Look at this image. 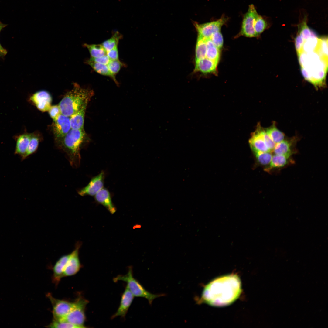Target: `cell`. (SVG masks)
<instances>
[{
  "label": "cell",
  "mask_w": 328,
  "mask_h": 328,
  "mask_svg": "<svg viewBox=\"0 0 328 328\" xmlns=\"http://www.w3.org/2000/svg\"><path fill=\"white\" fill-rule=\"evenodd\" d=\"M302 74L316 88L325 85L328 68L327 38L322 37L316 46L296 51Z\"/></svg>",
  "instance_id": "6da1fadb"
},
{
  "label": "cell",
  "mask_w": 328,
  "mask_h": 328,
  "mask_svg": "<svg viewBox=\"0 0 328 328\" xmlns=\"http://www.w3.org/2000/svg\"><path fill=\"white\" fill-rule=\"evenodd\" d=\"M241 291V281L237 275L224 276L213 280L204 287L197 303H204L216 306H227L238 298Z\"/></svg>",
  "instance_id": "7a4b0ae2"
},
{
  "label": "cell",
  "mask_w": 328,
  "mask_h": 328,
  "mask_svg": "<svg viewBox=\"0 0 328 328\" xmlns=\"http://www.w3.org/2000/svg\"><path fill=\"white\" fill-rule=\"evenodd\" d=\"M94 94L92 90L73 83V88L65 94L58 104L61 114L70 117L83 105L88 103Z\"/></svg>",
  "instance_id": "3957f363"
},
{
  "label": "cell",
  "mask_w": 328,
  "mask_h": 328,
  "mask_svg": "<svg viewBox=\"0 0 328 328\" xmlns=\"http://www.w3.org/2000/svg\"><path fill=\"white\" fill-rule=\"evenodd\" d=\"M87 136L83 129H71L59 142L66 153L71 166L75 167L80 165V150L85 141Z\"/></svg>",
  "instance_id": "277c9868"
},
{
  "label": "cell",
  "mask_w": 328,
  "mask_h": 328,
  "mask_svg": "<svg viewBox=\"0 0 328 328\" xmlns=\"http://www.w3.org/2000/svg\"><path fill=\"white\" fill-rule=\"evenodd\" d=\"M114 282L122 281L127 283L126 286L134 297H143L151 304L155 298L164 296L163 294H155L147 291L140 282L133 276L132 267H129L127 273L125 275H119L113 279Z\"/></svg>",
  "instance_id": "5b68a950"
},
{
  "label": "cell",
  "mask_w": 328,
  "mask_h": 328,
  "mask_svg": "<svg viewBox=\"0 0 328 328\" xmlns=\"http://www.w3.org/2000/svg\"><path fill=\"white\" fill-rule=\"evenodd\" d=\"M74 302L73 307L68 314L57 320L72 323L79 328L86 327L84 326L86 320L85 309L89 301L82 296H80Z\"/></svg>",
  "instance_id": "8992f818"
},
{
  "label": "cell",
  "mask_w": 328,
  "mask_h": 328,
  "mask_svg": "<svg viewBox=\"0 0 328 328\" xmlns=\"http://www.w3.org/2000/svg\"><path fill=\"white\" fill-rule=\"evenodd\" d=\"M228 17L223 14L219 19L203 24L196 22L193 24L198 33V36L205 39L209 38L214 33L220 31L222 27L228 22Z\"/></svg>",
  "instance_id": "52a82bcc"
},
{
  "label": "cell",
  "mask_w": 328,
  "mask_h": 328,
  "mask_svg": "<svg viewBox=\"0 0 328 328\" xmlns=\"http://www.w3.org/2000/svg\"><path fill=\"white\" fill-rule=\"evenodd\" d=\"M258 13L255 6L253 4L249 5L247 11L243 15L240 30L235 38L242 36L250 38L257 37L254 25Z\"/></svg>",
  "instance_id": "ba28073f"
},
{
  "label": "cell",
  "mask_w": 328,
  "mask_h": 328,
  "mask_svg": "<svg viewBox=\"0 0 328 328\" xmlns=\"http://www.w3.org/2000/svg\"><path fill=\"white\" fill-rule=\"evenodd\" d=\"M46 296L52 304V313L54 319L59 320L65 317L74 306V302L56 299L50 293L47 294Z\"/></svg>",
  "instance_id": "9c48e42d"
},
{
  "label": "cell",
  "mask_w": 328,
  "mask_h": 328,
  "mask_svg": "<svg viewBox=\"0 0 328 328\" xmlns=\"http://www.w3.org/2000/svg\"><path fill=\"white\" fill-rule=\"evenodd\" d=\"M53 121V132L59 142L71 129L70 117L61 114Z\"/></svg>",
  "instance_id": "30bf717a"
},
{
  "label": "cell",
  "mask_w": 328,
  "mask_h": 328,
  "mask_svg": "<svg viewBox=\"0 0 328 328\" xmlns=\"http://www.w3.org/2000/svg\"><path fill=\"white\" fill-rule=\"evenodd\" d=\"M81 246V243L77 242L74 249L70 254V257L64 270L63 277L75 275L81 267L79 257V250Z\"/></svg>",
  "instance_id": "8fae6325"
},
{
  "label": "cell",
  "mask_w": 328,
  "mask_h": 328,
  "mask_svg": "<svg viewBox=\"0 0 328 328\" xmlns=\"http://www.w3.org/2000/svg\"><path fill=\"white\" fill-rule=\"evenodd\" d=\"M104 177V173L102 171L98 175L93 177L87 186L80 190L78 191V194L81 196H95L102 188Z\"/></svg>",
  "instance_id": "7c38bea8"
},
{
  "label": "cell",
  "mask_w": 328,
  "mask_h": 328,
  "mask_svg": "<svg viewBox=\"0 0 328 328\" xmlns=\"http://www.w3.org/2000/svg\"><path fill=\"white\" fill-rule=\"evenodd\" d=\"M30 99L37 108L42 112L48 111L51 106L52 97L49 93L45 90L36 92Z\"/></svg>",
  "instance_id": "4fadbf2b"
},
{
  "label": "cell",
  "mask_w": 328,
  "mask_h": 328,
  "mask_svg": "<svg viewBox=\"0 0 328 328\" xmlns=\"http://www.w3.org/2000/svg\"><path fill=\"white\" fill-rule=\"evenodd\" d=\"M263 128L260 125L252 134L249 140L250 147L254 153L262 152H271L266 146L263 136Z\"/></svg>",
  "instance_id": "5bb4252c"
},
{
  "label": "cell",
  "mask_w": 328,
  "mask_h": 328,
  "mask_svg": "<svg viewBox=\"0 0 328 328\" xmlns=\"http://www.w3.org/2000/svg\"><path fill=\"white\" fill-rule=\"evenodd\" d=\"M134 296L126 286L122 294L119 306L116 312L111 317L112 319L118 316L125 318L131 305Z\"/></svg>",
  "instance_id": "9a60e30c"
},
{
  "label": "cell",
  "mask_w": 328,
  "mask_h": 328,
  "mask_svg": "<svg viewBox=\"0 0 328 328\" xmlns=\"http://www.w3.org/2000/svg\"><path fill=\"white\" fill-rule=\"evenodd\" d=\"M195 71L203 74H213L216 75L218 63L206 57L195 60Z\"/></svg>",
  "instance_id": "2e32d148"
},
{
  "label": "cell",
  "mask_w": 328,
  "mask_h": 328,
  "mask_svg": "<svg viewBox=\"0 0 328 328\" xmlns=\"http://www.w3.org/2000/svg\"><path fill=\"white\" fill-rule=\"evenodd\" d=\"M95 200L102 205L111 214H114L116 209L112 203L109 191L107 189L102 188L95 195Z\"/></svg>",
  "instance_id": "e0dca14e"
},
{
  "label": "cell",
  "mask_w": 328,
  "mask_h": 328,
  "mask_svg": "<svg viewBox=\"0 0 328 328\" xmlns=\"http://www.w3.org/2000/svg\"><path fill=\"white\" fill-rule=\"evenodd\" d=\"M88 104V103H86L84 104L70 117L71 129L84 128L85 114Z\"/></svg>",
  "instance_id": "ac0fdd59"
},
{
  "label": "cell",
  "mask_w": 328,
  "mask_h": 328,
  "mask_svg": "<svg viewBox=\"0 0 328 328\" xmlns=\"http://www.w3.org/2000/svg\"><path fill=\"white\" fill-rule=\"evenodd\" d=\"M70 255V254L61 257L53 267V280L54 283L56 285L63 277L64 270Z\"/></svg>",
  "instance_id": "d6986e66"
},
{
  "label": "cell",
  "mask_w": 328,
  "mask_h": 328,
  "mask_svg": "<svg viewBox=\"0 0 328 328\" xmlns=\"http://www.w3.org/2000/svg\"><path fill=\"white\" fill-rule=\"evenodd\" d=\"M86 63L89 65L97 73L102 75L110 77L117 84H118L115 75L110 72L107 65L98 63L89 59L86 61Z\"/></svg>",
  "instance_id": "ffe728a7"
},
{
  "label": "cell",
  "mask_w": 328,
  "mask_h": 328,
  "mask_svg": "<svg viewBox=\"0 0 328 328\" xmlns=\"http://www.w3.org/2000/svg\"><path fill=\"white\" fill-rule=\"evenodd\" d=\"M31 134H25L20 136L17 140L15 153L22 157L25 154L28 146Z\"/></svg>",
  "instance_id": "44dd1931"
},
{
  "label": "cell",
  "mask_w": 328,
  "mask_h": 328,
  "mask_svg": "<svg viewBox=\"0 0 328 328\" xmlns=\"http://www.w3.org/2000/svg\"><path fill=\"white\" fill-rule=\"evenodd\" d=\"M207 46L206 57L218 63L220 50L217 47L210 38L206 39Z\"/></svg>",
  "instance_id": "7402d4cb"
},
{
  "label": "cell",
  "mask_w": 328,
  "mask_h": 328,
  "mask_svg": "<svg viewBox=\"0 0 328 328\" xmlns=\"http://www.w3.org/2000/svg\"><path fill=\"white\" fill-rule=\"evenodd\" d=\"M291 144L289 141L283 140L276 144L273 151L275 154L284 155L289 157L292 154Z\"/></svg>",
  "instance_id": "603a6c76"
},
{
  "label": "cell",
  "mask_w": 328,
  "mask_h": 328,
  "mask_svg": "<svg viewBox=\"0 0 328 328\" xmlns=\"http://www.w3.org/2000/svg\"><path fill=\"white\" fill-rule=\"evenodd\" d=\"M206 39L198 35L195 49V60L206 57Z\"/></svg>",
  "instance_id": "cb8c5ba5"
},
{
  "label": "cell",
  "mask_w": 328,
  "mask_h": 328,
  "mask_svg": "<svg viewBox=\"0 0 328 328\" xmlns=\"http://www.w3.org/2000/svg\"><path fill=\"white\" fill-rule=\"evenodd\" d=\"M84 46L88 49L91 57H99L106 54L107 52L101 44L85 43Z\"/></svg>",
  "instance_id": "d4e9b609"
},
{
  "label": "cell",
  "mask_w": 328,
  "mask_h": 328,
  "mask_svg": "<svg viewBox=\"0 0 328 328\" xmlns=\"http://www.w3.org/2000/svg\"><path fill=\"white\" fill-rule=\"evenodd\" d=\"M265 130L267 134L276 144L284 140L285 137L284 134L277 129L275 123Z\"/></svg>",
  "instance_id": "484cf974"
},
{
  "label": "cell",
  "mask_w": 328,
  "mask_h": 328,
  "mask_svg": "<svg viewBox=\"0 0 328 328\" xmlns=\"http://www.w3.org/2000/svg\"><path fill=\"white\" fill-rule=\"evenodd\" d=\"M289 158L284 155L275 154L272 156L269 166L266 170L283 167L287 164Z\"/></svg>",
  "instance_id": "4316f807"
},
{
  "label": "cell",
  "mask_w": 328,
  "mask_h": 328,
  "mask_svg": "<svg viewBox=\"0 0 328 328\" xmlns=\"http://www.w3.org/2000/svg\"><path fill=\"white\" fill-rule=\"evenodd\" d=\"M121 37V35L118 32L116 31L110 38L104 41L101 45L107 52L117 46Z\"/></svg>",
  "instance_id": "83f0119b"
},
{
  "label": "cell",
  "mask_w": 328,
  "mask_h": 328,
  "mask_svg": "<svg viewBox=\"0 0 328 328\" xmlns=\"http://www.w3.org/2000/svg\"><path fill=\"white\" fill-rule=\"evenodd\" d=\"M267 26V22L266 19L258 13L256 17L254 25L255 30L257 37L266 29Z\"/></svg>",
  "instance_id": "f1b7e54d"
},
{
  "label": "cell",
  "mask_w": 328,
  "mask_h": 328,
  "mask_svg": "<svg viewBox=\"0 0 328 328\" xmlns=\"http://www.w3.org/2000/svg\"><path fill=\"white\" fill-rule=\"evenodd\" d=\"M39 142V139L37 136L33 134H31L28 146L25 154L22 157V158L24 159L33 153L37 149Z\"/></svg>",
  "instance_id": "f546056e"
},
{
  "label": "cell",
  "mask_w": 328,
  "mask_h": 328,
  "mask_svg": "<svg viewBox=\"0 0 328 328\" xmlns=\"http://www.w3.org/2000/svg\"><path fill=\"white\" fill-rule=\"evenodd\" d=\"M255 154L258 162L263 165L269 164L272 157L270 152H260Z\"/></svg>",
  "instance_id": "4dcf8cb0"
},
{
  "label": "cell",
  "mask_w": 328,
  "mask_h": 328,
  "mask_svg": "<svg viewBox=\"0 0 328 328\" xmlns=\"http://www.w3.org/2000/svg\"><path fill=\"white\" fill-rule=\"evenodd\" d=\"M214 45L220 50L223 46V38L221 31L212 34L209 38Z\"/></svg>",
  "instance_id": "1f68e13d"
},
{
  "label": "cell",
  "mask_w": 328,
  "mask_h": 328,
  "mask_svg": "<svg viewBox=\"0 0 328 328\" xmlns=\"http://www.w3.org/2000/svg\"><path fill=\"white\" fill-rule=\"evenodd\" d=\"M48 327L54 328H79L78 326L72 323L60 321L54 319L52 322L48 326Z\"/></svg>",
  "instance_id": "d6a6232c"
},
{
  "label": "cell",
  "mask_w": 328,
  "mask_h": 328,
  "mask_svg": "<svg viewBox=\"0 0 328 328\" xmlns=\"http://www.w3.org/2000/svg\"><path fill=\"white\" fill-rule=\"evenodd\" d=\"M123 65L119 60H110L107 64L109 70L114 75L118 73Z\"/></svg>",
  "instance_id": "836d02e7"
},
{
  "label": "cell",
  "mask_w": 328,
  "mask_h": 328,
  "mask_svg": "<svg viewBox=\"0 0 328 328\" xmlns=\"http://www.w3.org/2000/svg\"><path fill=\"white\" fill-rule=\"evenodd\" d=\"M263 136L266 146L272 152L275 148L276 143L272 140L266 132L265 130L264 129L263 131Z\"/></svg>",
  "instance_id": "e575fe53"
},
{
  "label": "cell",
  "mask_w": 328,
  "mask_h": 328,
  "mask_svg": "<svg viewBox=\"0 0 328 328\" xmlns=\"http://www.w3.org/2000/svg\"><path fill=\"white\" fill-rule=\"evenodd\" d=\"M48 111L53 121L56 120L59 115L61 114L58 105H51Z\"/></svg>",
  "instance_id": "d590c367"
},
{
  "label": "cell",
  "mask_w": 328,
  "mask_h": 328,
  "mask_svg": "<svg viewBox=\"0 0 328 328\" xmlns=\"http://www.w3.org/2000/svg\"><path fill=\"white\" fill-rule=\"evenodd\" d=\"M89 60L98 63L107 65L108 64L110 60L107 54L99 57L93 58L91 57Z\"/></svg>",
  "instance_id": "8d00e7d4"
},
{
  "label": "cell",
  "mask_w": 328,
  "mask_h": 328,
  "mask_svg": "<svg viewBox=\"0 0 328 328\" xmlns=\"http://www.w3.org/2000/svg\"><path fill=\"white\" fill-rule=\"evenodd\" d=\"M106 54L110 60H119L118 52L117 46L107 52Z\"/></svg>",
  "instance_id": "74e56055"
},
{
  "label": "cell",
  "mask_w": 328,
  "mask_h": 328,
  "mask_svg": "<svg viewBox=\"0 0 328 328\" xmlns=\"http://www.w3.org/2000/svg\"><path fill=\"white\" fill-rule=\"evenodd\" d=\"M7 53V50L4 48L0 43V57L4 58Z\"/></svg>",
  "instance_id": "f35d334b"
},
{
  "label": "cell",
  "mask_w": 328,
  "mask_h": 328,
  "mask_svg": "<svg viewBox=\"0 0 328 328\" xmlns=\"http://www.w3.org/2000/svg\"><path fill=\"white\" fill-rule=\"evenodd\" d=\"M7 25V24L3 23L0 21V33L2 29L5 27Z\"/></svg>",
  "instance_id": "ab89813d"
}]
</instances>
